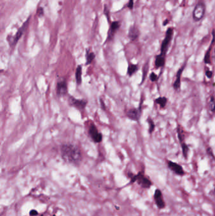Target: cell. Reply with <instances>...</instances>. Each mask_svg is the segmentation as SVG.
Returning a JSON list of instances; mask_svg holds the SVG:
<instances>
[{
    "instance_id": "obj_1",
    "label": "cell",
    "mask_w": 215,
    "mask_h": 216,
    "mask_svg": "<svg viewBox=\"0 0 215 216\" xmlns=\"http://www.w3.org/2000/svg\"><path fill=\"white\" fill-rule=\"evenodd\" d=\"M61 154L62 159L68 163L78 164L82 159V152L79 148L71 143L61 145Z\"/></svg>"
},
{
    "instance_id": "obj_2",
    "label": "cell",
    "mask_w": 215,
    "mask_h": 216,
    "mask_svg": "<svg viewBox=\"0 0 215 216\" xmlns=\"http://www.w3.org/2000/svg\"><path fill=\"white\" fill-rule=\"evenodd\" d=\"M173 36H174V29L172 27L168 28L165 33V37L162 42L161 48H160V54L162 56H166L168 48L172 40Z\"/></svg>"
},
{
    "instance_id": "obj_3",
    "label": "cell",
    "mask_w": 215,
    "mask_h": 216,
    "mask_svg": "<svg viewBox=\"0 0 215 216\" xmlns=\"http://www.w3.org/2000/svg\"><path fill=\"white\" fill-rule=\"evenodd\" d=\"M206 12V5L203 2H199L195 6L192 13V17L195 22H199L203 19Z\"/></svg>"
},
{
    "instance_id": "obj_4",
    "label": "cell",
    "mask_w": 215,
    "mask_h": 216,
    "mask_svg": "<svg viewBox=\"0 0 215 216\" xmlns=\"http://www.w3.org/2000/svg\"><path fill=\"white\" fill-rule=\"evenodd\" d=\"M136 176V181L138 185H140L143 188H150L151 186L152 185V182L151 181L150 179L145 176L143 173H138Z\"/></svg>"
},
{
    "instance_id": "obj_5",
    "label": "cell",
    "mask_w": 215,
    "mask_h": 216,
    "mask_svg": "<svg viewBox=\"0 0 215 216\" xmlns=\"http://www.w3.org/2000/svg\"><path fill=\"white\" fill-rule=\"evenodd\" d=\"M28 22L29 19H28L26 22L22 25V26L18 29L17 32H16V34L11 38V40H10V44L11 46H15L16 44H17L18 41L20 40L21 37H22V35L23 34V32L25 29H26V27L28 26Z\"/></svg>"
},
{
    "instance_id": "obj_6",
    "label": "cell",
    "mask_w": 215,
    "mask_h": 216,
    "mask_svg": "<svg viewBox=\"0 0 215 216\" xmlns=\"http://www.w3.org/2000/svg\"><path fill=\"white\" fill-rule=\"evenodd\" d=\"M88 132H89V135L92 140L94 142L99 143L102 141V135L99 132L97 128L94 124L91 125Z\"/></svg>"
},
{
    "instance_id": "obj_7",
    "label": "cell",
    "mask_w": 215,
    "mask_h": 216,
    "mask_svg": "<svg viewBox=\"0 0 215 216\" xmlns=\"http://www.w3.org/2000/svg\"><path fill=\"white\" fill-rule=\"evenodd\" d=\"M121 27V24L119 21H114L111 23L110 28L107 33V40L109 41H112L115 36L116 32L119 30Z\"/></svg>"
},
{
    "instance_id": "obj_8",
    "label": "cell",
    "mask_w": 215,
    "mask_h": 216,
    "mask_svg": "<svg viewBox=\"0 0 215 216\" xmlns=\"http://www.w3.org/2000/svg\"><path fill=\"white\" fill-rule=\"evenodd\" d=\"M69 103L71 106L79 110H83L87 106V101L83 99H77L73 97H70Z\"/></svg>"
},
{
    "instance_id": "obj_9",
    "label": "cell",
    "mask_w": 215,
    "mask_h": 216,
    "mask_svg": "<svg viewBox=\"0 0 215 216\" xmlns=\"http://www.w3.org/2000/svg\"><path fill=\"white\" fill-rule=\"evenodd\" d=\"M154 199L155 200L156 205H157L159 209H162L165 207V203L164 201L163 195L160 189H157L155 190L154 194Z\"/></svg>"
},
{
    "instance_id": "obj_10",
    "label": "cell",
    "mask_w": 215,
    "mask_h": 216,
    "mask_svg": "<svg viewBox=\"0 0 215 216\" xmlns=\"http://www.w3.org/2000/svg\"><path fill=\"white\" fill-rule=\"evenodd\" d=\"M68 92V85L65 80H60L57 83L56 93L59 96H63Z\"/></svg>"
},
{
    "instance_id": "obj_11",
    "label": "cell",
    "mask_w": 215,
    "mask_h": 216,
    "mask_svg": "<svg viewBox=\"0 0 215 216\" xmlns=\"http://www.w3.org/2000/svg\"><path fill=\"white\" fill-rule=\"evenodd\" d=\"M168 167L171 171H172L176 175L179 176H183L185 174V172L182 167L177 163L172 162L171 160L168 161Z\"/></svg>"
},
{
    "instance_id": "obj_12",
    "label": "cell",
    "mask_w": 215,
    "mask_h": 216,
    "mask_svg": "<svg viewBox=\"0 0 215 216\" xmlns=\"http://www.w3.org/2000/svg\"><path fill=\"white\" fill-rule=\"evenodd\" d=\"M141 110L140 109L132 108L130 109L127 113V116L130 120L138 121L140 120Z\"/></svg>"
},
{
    "instance_id": "obj_13",
    "label": "cell",
    "mask_w": 215,
    "mask_h": 216,
    "mask_svg": "<svg viewBox=\"0 0 215 216\" xmlns=\"http://www.w3.org/2000/svg\"><path fill=\"white\" fill-rule=\"evenodd\" d=\"M139 36H140V31L135 25H132L131 27H130L128 31V37L129 39L133 41H135L138 39Z\"/></svg>"
},
{
    "instance_id": "obj_14",
    "label": "cell",
    "mask_w": 215,
    "mask_h": 216,
    "mask_svg": "<svg viewBox=\"0 0 215 216\" xmlns=\"http://www.w3.org/2000/svg\"><path fill=\"white\" fill-rule=\"evenodd\" d=\"M185 68V65H184L182 67H181L178 70L177 73L176 75V79L175 82L173 84V87H174L175 91H178L180 89V80H181V76H182V72Z\"/></svg>"
},
{
    "instance_id": "obj_15",
    "label": "cell",
    "mask_w": 215,
    "mask_h": 216,
    "mask_svg": "<svg viewBox=\"0 0 215 216\" xmlns=\"http://www.w3.org/2000/svg\"><path fill=\"white\" fill-rule=\"evenodd\" d=\"M165 64V56H162L161 54H158L156 56L155 66L157 69L159 68H162Z\"/></svg>"
},
{
    "instance_id": "obj_16",
    "label": "cell",
    "mask_w": 215,
    "mask_h": 216,
    "mask_svg": "<svg viewBox=\"0 0 215 216\" xmlns=\"http://www.w3.org/2000/svg\"><path fill=\"white\" fill-rule=\"evenodd\" d=\"M82 67L81 65H78L76 70V73H75V78H76V81L78 85H81L82 82Z\"/></svg>"
},
{
    "instance_id": "obj_17",
    "label": "cell",
    "mask_w": 215,
    "mask_h": 216,
    "mask_svg": "<svg viewBox=\"0 0 215 216\" xmlns=\"http://www.w3.org/2000/svg\"><path fill=\"white\" fill-rule=\"evenodd\" d=\"M212 35H213V39H212L211 44L210 47L209 48L208 50L207 51V52H206V53L205 54V56H204V63H206V64H209V63H210V53H211V50L212 45H213V42H214V30L213 31Z\"/></svg>"
},
{
    "instance_id": "obj_18",
    "label": "cell",
    "mask_w": 215,
    "mask_h": 216,
    "mask_svg": "<svg viewBox=\"0 0 215 216\" xmlns=\"http://www.w3.org/2000/svg\"><path fill=\"white\" fill-rule=\"evenodd\" d=\"M138 70V66L134 64H130L128 66L127 73L129 77H131L134 74H135Z\"/></svg>"
},
{
    "instance_id": "obj_19",
    "label": "cell",
    "mask_w": 215,
    "mask_h": 216,
    "mask_svg": "<svg viewBox=\"0 0 215 216\" xmlns=\"http://www.w3.org/2000/svg\"><path fill=\"white\" fill-rule=\"evenodd\" d=\"M156 104H158L162 108L165 107L167 103V99L165 97H159L155 100Z\"/></svg>"
},
{
    "instance_id": "obj_20",
    "label": "cell",
    "mask_w": 215,
    "mask_h": 216,
    "mask_svg": "<svg viewBox=\"0 0 215 216\" xmlns=\"http://www.w3.org/2000/svg\"><path fill=\"white\" fill-rule=\"evenodd\" d=\"M95 58V54L94 53L90 52L89 51H87V54H86V59H87V63L86 65H90L92 63V61L94 60Z\"/></svg>"
},
{
    "instance_id": "obj_21",
    "label": "cell",
    "mask_w": 215,
    "mask_h": 216,
    "mask_svg": "<svg viewBox=\"0 0 215 216\" xmlns=\"http://www.w3.org/2000/svg\"><path fill=\"white\" fill-rule=\"evenodd\" d=\"M181 144V147H182V154L184 158L185 159H187L188 158V154L189 152V148L188 145L185 143L184 142L182 143H180Z\"/></svg>"
},
{
    "instance_id": "obj_22",
    "label": "cell",
    "mask_w": 215,
    "mask_h": 216,
    "mask_svg": "<svg viewBox=\"0 0 215 216\" xmlns=\"http://www.w3.org/2000/svg\"><path fill=\"white\" fill-rule=\"evenodd\" d=\"M147 121H148V125H149V133L150 134H151L154 132L155 128V123L153 121V120L151 119V118H150V117L148 118Z\"/></svg>"
},
{
    "instance_id": "obj_23",
    "label": "cell",
    "mask_w": 215,
    "mask_h": 216,
    "mask_svg": "<svg viewBox=\"0 0 215 216\" xmlns=\"http://www.w3.org/2000/svg\"><path fill=\"white\" fill-rule=\"evenodd\" d=\"M177 135H178V137H179V139L180 143L184 142V135L183 133V130L180 126H178V127H177Z\"/></svg>"
},
{
    "instance_id": "obj_24",
    "label": "cell",
    "mask_w": 215,
    "mask_h": 216,
    "mask_svg": "<svg viewBox=\"0 0 215 216\" xmlns=\"http://www.w3.org/2000/svg\"><path fill=\"white\" fill-rule=\"evenodd\" d=\"M148 71V64L146 63L143 66V76H142V81H141V83H143V82H144V80L146 79V75H147V73Z\"/></svg>"
},
{
    "instance_id": "obj_25",
    "label": "cell",
    "mask_w": 215,
    "mask_h": 216,
    "mask_svg": "<svg viewBox=\"0 0 215 216\" xmlns=\"http://www.w3.org/2000/svg\"><path fill=\"white\" fill-rule=\"evenodd\" d=\"M209 108H210L211 111L213 113L214 112V98L213 96H211L210 98Z\"/></svg>"
},
{
    "instance_id": "obj_26",
    "label": "cell",
    "mask_w": 215,
    "mask_h": 216,
    "mask_svg": "<svg viewBox=\"0 0 215 216\" xmlns=\"http://www.w3.org/2000/svg\"><path fill=\"white\" fill-rule=\"evenodd\" d=\"M150 77V80H151V82H154L157 81V80H158V76H157V74L155 73L154 72H152V73H151Z\"/></svg>"
},
{
    "instance_id": "obj_27",
    "label": "cell",
    "mask_w": 215,
    "mask_h": 216,
    "mask_svg": "<svg viewBox=\"0 0 215 216\" xmlns=\"http://www.w3.org/2000/svg\"><path fill=\"white\" fill-rule=\"evenodd\" d=\"M127 6L128 8H129V10H133L134 7V0H129Z\"/></svg>"
},
{
    "instance_id": "obj_28",
    "label": "cell",
    "mask_w": 215,
    "mask_h": 216,
    "mask_svg": "<svg viewBox=\"0 0 215 216\" xmlns=\"http://www.w3.org/2000/svg\"><path fill=\"white\" fill-rule=\"evenodd\" d=\"M206 75L209 78H211L213 76V72L210 70H207L206 71Z\"/></svg>"
},
{
    "instance_id": "obj_29",
    "label": "cell",
    "mask_w": 215,
    "mask_h": 216,
    "mask_svg": "<svg viewBox=\"0 0 215 216\" xmlns=\"http://www.w3.org/2000/svg\"><path fill=\"white\" fill-rule=\"evenodd\" d=\"M207 152H208V154L209 155L211 156L212 158L214 159V154H213V150L211 149V147L210 148H208V149H207Z\"/></svg>"
},
{
    "instance_id": "obj_30",
    "label": "cell",
    "mask_w": 215,
    "mask_h": 216,
    "mask_svg": "<svg viewBox=\"0 0 215 216\" xmlns=\"http://www.w3.org/2000/svg\"><path fill=\"white\" fill-rule=\"evenodd\" d=\"M168 23V20H165V21H164L163 23V26H165V25H167Z\"/></svg>"
},
{
    "instance_id": "obj_31",
    "label": "cell",
    "mask_w": 215,
    "mask_h": 216,
    "mask_svg": "<svg viewBox=\"0 0 215 216\" xmlns=\"http://www.w3.org/2000/svg\"><path fill=\"white\" fill-rule=\"evenodd\" d=\"M100 102H101V105H102V109L105 110V106L104 107V105H105V104H104V103L102 102V100H100Z\"/></svg>"
}]
</instances>
